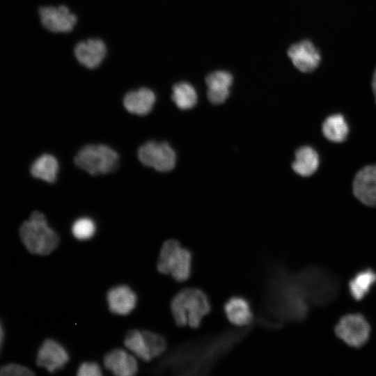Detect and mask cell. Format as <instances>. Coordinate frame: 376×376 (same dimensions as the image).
Here are the masks:
<instances>
[{
    "instance_id": "1",
    "label": "cell",
    "mask_w": 376,
    "mask_h": 376,
    "mask_svg": "<svg viewBox=\"0 0 376 376\" xmlns=\"http://www.w3.org/2000/svg\"><path fill=\"white\" fill-rule=\"evenodd\" d=\"M260 314L256 322L270 330H277L289 322H301L309 313L306 301L295 272L279 263L269 266L264 283Z\"/></svg>"
},
{
    "instance_id": "2",
    "label": "cell",
    "mask_w": 376,
    "mask_h": 376,
    "mask_svg": "<svg viewBox=\"0 0 376 376\" xmlns=\"http://www.w3.org/2000/svg\"><path fill=\"white\" fill-rule=\"evenodd\" d=\"M252 326L228 329L183 343L169 354L163 367L180 375H207L247 336Z\"/></svg>"
},
{
    "instance_id": "3",
    "label": "cell",
    "mask_w": 376,
    "mask_h": 376,
    "mask_svg": "<svg viewBox=\"0 0 376 376\" xmlns=\"http://www.w3.org/2000/svg\"><path fill=\"white\" fill-rule=\"evenodd\" d=\"M212 309L208 294L198 287H187L177 292L170 301L175 324L179 327L198 329Z\"/></svg>"
},
{
    "instance_id": "4",
    "label": "cell",
    "mask_w": 376,
    "mask_h": 376,
    "mask_svg": "<svg viewBox=\"0 0 376 376\" xmlns=\"http://www.w3.org/2000/svg\"><path fill=\"white\" fill-rule=\"evenodd\" d=\"M301 290L310 306H324L338 296L339 281L330 271L319 266H308L295 272Z\"/></svg>"
},
{
    "instance_id": "5",
    "label": "cell",
    "mask_w": 376,
    "mask_h": 376,
    "mask_svg": "<svg viewBox=\"0 0 376 376\" xmlns=\"http://www.w3.org/2000/svg\"><path fill=\"white\" fill-rule=\"evenodd\" d=\"M19 236L26 249L31 253L47 256L56 249L59 236L52 228L42 212L34 211L19 228Z\"/></svg>"
},
{
    "instance_id": "6",
    "label": "cell",
    "mask_w": 376,
    "mask_h": 376,
    "mask_svg": "<svg viewBox=\"0 0 376 376\" xmlns=\"http://www.w3.org/2000/svg\"><path fill=\"white\" fill-rule=\"evenodd\" d=\"M156 267L160 274L171 276L175 281L185 282L193 274L194 253L177 240H167L160 248Z\"/></svg>"
},
{
    "instance_id": "7",
    "label": "cell",
    "mask_w": 376,
    "mask_h": 376,
    "mask_svg": "<svg viewBox=\"0 0 376 376\" xmlns=\"http://www.w3.org/2000/svg\"><path fill=\"white\" fill-rule=\"evenodd\" d=\"M123 344L138 359L144 362L161 357L167 349V341L163 335L147 329L128 331Z\"/></svg>"
},
{
    "instance_id": "8",
    "label": "cell",
    "mask_w": 376,
    "mask_h": 376,
    "mask_svg": "<svg viewBox=\"0 0 376 376\" xmlns=\"http://www.w3.org/2000/svg\"><path fill=\"white\" fill-rule=\"evenodd\" d=\"M118 153L104 144L84 146L74 159L77 167L93 175L114 171L118 165Z\"/></svg>"
},
{
    "instance_id": "9",
    "label": "cell",
    "mask_w": 376,
    "mask_h": 376,
    "mask_svg": "<svg viewBox=\"0 0 376 376\" xmlns=\"http://www.w3.org/2000/svg\"><path fill=\"white\" fill-rule=\"evenodd\" d=\"M138 157L143 165L160 172L172 170L176 162L175 151L164 141H148L139 148Z\"/></svg>"
},
{
    "instance_id": "10",
    "label": "cell",
    "mask_w": 376,
    "mask_h": 376,
    "mask_svg": "<svg viewBox=\"0 0 376 376\" xmlns=\"http://www.w3.org/2000/svg\"><path fill=\"white\" fill-rule=\"evenodd\" d=\"M336 336L350 346L359 347L370 336V327L361 314H348L341 318L335 327Z\"/></svg>"
},
{
    "instance_id": "11",
    "label": "cell",
    "mask_w": 376,
    "mask_h": 376,
    "mask_svg": "<svg viewBox=\"0 0 376 376\" xmlns=\"http://www.w3.org/2000/svg\"><path fill=\"white\" fill-rule=\"evenodd\" d=\"M38 15L43 27L52 33H69L77 22L76 15L65 6H42Z\"/></svg>"
},
{
    "instance_id": "12",
    "label": "cell",
    "mask_w": 376,
    "mask_h": 376,
    "mask_svg": "<svg viewBox=\"0 0 376 376\" xmlns=\"http://www.w3.org/2000/svg\"><path fill=\"white\" fill-rule=\"evenodd\" d=\"M69 361L70 354L66 347L52 338L45 340L37 352V365L50 373L63 369Z\"/></svg>"
},
{
    "instance_id": "13",
    "label": "cell",
    "mask_w": 376,
    "mask_h": 376,
    "mask_svg": "<svg viewBox=\"0 0 376 376\" xmlns=\"http://www.w3.org/2000/svg\"><path fill=\"white\" fill-rule=\"evenodd\" d=\"M222 311L226 320L236 327L251 326L256 321L251 301L244 295H231L223 304Z\"/></svg>"
},
{
    "instance_id": "14",
    "label": "cell",
    "mask_w": 376,
    "mask_h": 376,
    "mask_svg": "<svg viewBox=\"0 0 376 376\" xmlns=\"http://www.w3.org/2000/svg\"><path fill=\"white\" fill-rule=\"evenodd\" d=\"M104 368L116 376H133L139 371L138 359L126 348H113L103 357Z\"/></svg>"
},
{
    "instance_id": "15",
    "label": "cell",
    "mask_w": 376,
    "mask_h": 376,
    "mask_svg": "<svg viewBox=\"0 0 376 376\" xmlns=\"http://www.w3.org/2000/svg\"><path fill=\"white\" fill-rule=\"evenodd\" d=\"M106 301L111 313L125 316L135 309L138 297L130 285L118 284L109 289L106 295Z\"/></svg>"
},
{
    "instance_id": "16",
    "label": "cell",
    "mask_w": 376,
    "mask_h": 376,
    "mask_svg": "<svg viewBox=\"0 0 376 376\" xmlns=\"http://www.w3.org/2000/svg\"><path fill=\"white\" fill-rule=\"evenodd\" d=\"M352 189L354 195L361 203L376 207V164L364 166L357 173Z\"/></svg>"
},
{
    "instance_id": "17",
    "label": "cell",
    "mask_w": 376,
    "mask_h": 376,
    "mask_svg": "<svg viewBox=\"0 0 376 376\" xmlns=\"http://www.w3.org/2000/svg\"><path fill=\"white\" fill-rule=\"evenodd\" d=\"M288 56L295 67L305 73L313 71L321 60L318 49L308 40L292 45L288 50Z\"/></svg>"
},
{
    "instance_id": "18",
    "label": "cell",
    "mask_w": 376,
    "mask_h": 376,
    "mask_svg": "<svg viewBox=\"0 0 376 376\" xmlns=\"http://www.w3.org/2000/svg\"><path fill=\"white\" fill-rule=\"evenodd\" d=\"M107 53V45L99 38H90L78 42L74 49L77 61L85 68L94 69L104 61Z\"/></svg>"
},
{
    "instance_id": "19",
    "label": "cell",
    "mask_w": 376,
    "mask_h": 376,
    "mask_svg": "<svg viewBox=\"0 0 376 376\" xmlns=\"http://www.w3.org/2000/svg\"><path fill=\"white\" fill-rule=\"evenodd\" d=\"M207 98L214 104L224 102L228 98L233 83V76L224 70L214 71L205 79Z\"/></svg>"
},
{
    "instance_id": "20",
    "label": "cell",
    "mask_w": 376,
    "mask_h": 376,
    "mask_svg": "<svg viewBox=\"0 0 376 376\" xmlns=\"http://www.w3.org/2000/svg\"><path fill=\"white\" fill-rule=\"evenodd\" d=\"M155 100V93L143 87L127 93L123 98V105L130 113L143 116L152 110Z\"/></svg>"
},
{
    "instance_id": "21",
    "label": "cell",
    "mask_w": 376,
    "mask_h": 376,
    "mask_svg": "<svg viewBox=\"0 0 376 376\" xmlns=\"http://www.w3.org/2000/svg\"><path fill=\"white\" fill-rule=\"evenodd\" d=\"M317 152L309 146H302L295 152V159L292 164L294 171L303 177L313 175L319 166Z\"/></svg>"
},
{
    "instance_id": "22",
    "label": "cell",
    "mask_w": 376,
    "mask_h": 376,
    "mask_svg": "<svg viewBox=\"0 0 376 376\" xmlns=\"http://www.w3.org/2000/svg\"><path fill=\"white\" fill-rule=\"evenodd\" d=\"M58 171V161L49 154L40 155L33 162L30 169L33 177L48 183H53L56 181Z\"/></svg>"
},
{
    "instance_id": "23",
    "label": "cell",
    "mask_w": 376,
    "mask_h": 376,
    "mask_svg": "<svg viewBox=\"0 0 376 376\" xmlns=\"http://www.w3.org/2000/svg\"><path fill=\"white\" fill-rule=\"evenodd\" d=\"M376 283V272L371 269L358 272L349 282V291L357 301L363 299Z\"/></svg>"
},
{
    "instance_id": "24",
    "label": "cell",
    "mask_w": 376,
    "mask_h": 376,
    "mask_svg": "<svg viewBox=\"0 0 376 376\" xmlns=\"http://www.w3.org/2000/svg\"><path fill=\"white\" fill-rule=\"evenodd\" d=\"M322 130L325 138L334 143L343 142L349 133L348 125L341 114L327 117L322 123Z\"/></svg>"
},
{
    "instance_id": "25",
    "label": "cell",
    "mask_w": 376,
    "mask_h": 376,
    "mask_svg": "<svg viewBox=\"0 0 376 376\" xmlns=\"http://www.w3.org/2000/svg\"><path fill=\"white\" fill-rule=\"evenodd\" d=\"M172 100L180 109H189L197 102V93L189 83L179 82L173 86Z\"/></svg>"
},
{
    "instance_id": "26",
    "label": "cell",
    "mask_w": 376,
    "mask_h": 376,
    "mask_svg": "<svg viewBox=\"0 0 376 376\" xmlns=\"http://www.w3.org/2000/svg\"><path fill=\"white\" fill-rule=\"evenodd\" d=\"M74 237L80 241L92 238L96 232V225L94 221L86 217L76 219L71 228Z\"/></svg>"
},
{
    "instance_id": "27",
    "label": "cell",
    "mask_w": 376,
    "mask_h": 376,
    "mask_svg": "<svg viewBox=\"0 0 376 376\" xmlns=\"http://www.w3.org/2000/svg\"><path fill=\"white\" fill-rule=\"evenodd\" d=\"M35 373L29 368L17 363H8L0 367V376H32Z\"/></svg>"
},
{
    "instance_id": "28",
    "label": "cell",
    "mask_w": 376,
    "mask_h": 376,
    "mask_svg": "<svg viewBox=\"0 0 376 376\" xmlns=\"http://www.w3.org/2000/svg\"><path fill=\"white\" fill-rule=\"evenodd\" d=\"M102 370L101 366L96 361H86L79 365L76 375L77 376H102Z\"/></svg>"
},
{
    "instance_id": "29",
    "label": "cell",
    "mask_w": 376,
    "mask_h": 376,
    "mask_svg": "<svg viewBox=\"0 0 376 376\" xmlns=\"http://www.w3.org/2000/svg\"><path fill=\"white\" fill-rule=\"evenodd\" d=\"M372 88H373V92L375 100V102H376V68L375 70L373 77Z\"/></svg>"
},
{
    "instance_id": "30",
    "label": "cell",
    "mask_w": 376,
    "mask_h": 376,
    "mask_svg": "<svg viewBox=\"0 0 376 376\" xmlns=\"http://www.w3.org/2000/svg\"><path fill=\"white\" fill-rule=\"evenodd\" d=\"M3 338H4L3 329L1 322L0 321V354H1V347H2V344L3 341Z\"/></svg>"
}]
</instances>
